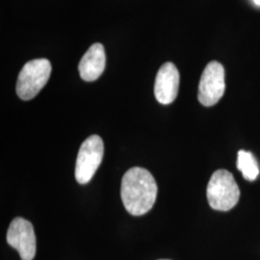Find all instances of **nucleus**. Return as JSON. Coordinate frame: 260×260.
Segmentation results:
<instances>
[{
  "mask_svg": "<svg viewBox=\"0 0 260 260\" xmlns=\"http://www.w3.org/2000/svg\"><path fill=\"white\" fill-rule=\"evenodd\" d=\"M253 1H254V3H255L256 5L260 6V0H253Z\"/></svg>",
  "mask_w": 260,
  "mask_h": 260,
  "instance_id": "obj_10",
  "label": "nucleus"
},
{
  "mask_svg": "<svg viewBox=\"0 0 260 260\" xmlns=\"http://www.w3.org/2000/svg\"><path fill=\"white\" fill-rule=\"evenodd\" d=\"M51 75V64L47 59H35L21 69L17 82V93L22 101L34 99L46 86Z\"/></svg>",
  "mask_w": 260,
  "mask_h": 260,
  "instance_id": "obj_3",
  "label": "nucleus"
},
{
  "mask_svg": "<svg viewBox=\"0 0 260 260\" xmlns=\"http://www.w3.org/2000/svg\"><path fill=\"white\" fill-rule=\"evenodd\" d=\"M157 191L155 179L143 168H131L121 179V201L126 211L133 216L149 212L156 201Z\"/></svg>",
  "mask_w": 260,
  "mask_h": 260,
  "instance_id": "obj_1",
  "label": "nucleus"
},
{
  "mask_svg": "<svg viewBox=\"0 0 260 260\" xmlns=\"http://www.w3.org/2000/svg\"><path fill=\"white\" fill-rule=\"evenodd\" d=\"M237 169L242 173V176L249 181L255 180L259 175V168L253 154L241 149L237 154Z\"/></svg>",
  "mask_w": 260,
  "mask_h": 260,
  "instance_id": "obj_9",
  "label": "nucleus"
},
{
  "mask_svg": "<svg viewBox=\"0 0 260 260\" xmlns=\"http://www.w3.org/2000/svg\"><path fill=\"white\" fill-rule=\"evenodd\" d=\"M206 196L212 209L229 211L238 204L240 190L232 173L226 170H217L210 177Z\"/></svg>",
  "mask_w": 260,
  "mask_h": 260,
  "instance_id": "obj_2",
  "label": "nucleus"
},
{
  "mask_svg": "<svg viewBox=\"0 0 260 260\" xmlns=\"http://www.w3.org/2000/svg\"><path fill=\"white\" fill-rule=\"evenodd\" d=\"M106 57L104 47L102 44H93L84 54L78 66L81 78L92 82L100 78L105 69Z\"/></svg>",
  "mask_w": 260,
  "mask_h": 260,
  "instance_id": "obj_8",
  "label": "nucleus"
},
{
  "mask_svg": "<svg viewBox=\"0 0 260 260\" xmlns=\"http://www.w3.org/2000/svg\"><path fill=\"white\" fill-rule=\"evenodd\" d=\"M7 243L19 251L22 260H33L36 254V235L32 223L18 217L11 223L7 232Z\"/></svg>",
  "mask_w": 260,
  "mask_h": 260,
  "instance_id": "obj_6",
  "label": "nucleus"
},
{
  "mask_svg": "<svg viewBox=\"0 0 260 260\" xmlns=\"http://www.w3.org/2000/svg\"><path fill=\"white\" fill-rule=\"evenodd\" d=\"M161 260H169V259H161Z\"/></svg>",
  "mask_w": 260,
  "mask_h": 260,
  "instance_id": "obj_11",
  "label": "nucleus"
},
{
  "mask_svg": "<svg viewBox=\"0 0 260 260\" xmlns=\"http://www.w3.org/2000/svg\"><path fill=\"white\" fill-rule=\"evenodd\" d=\"M104 154L103 141L99 135H92L80 146L75 164V179L79 184L91 181L102 164Z\"/></svg>",
  "mask_w": 260,
  "mask_h": 260,
  "instance_id": "obj_4",
  "label": "nucleus"
},
{
  "mask_svg": "<svg viewBox=\"0 0 260 260\" xmlns=\"http://www.w3.org/2000/svg\"><path fill=\"white\" fill-rule=\"evenodd\" d=\"M224 69L217 61H212L205 67L202 75L198 99L204 106L210 107L218 103L224 93Z\"/></svg>",
  "mask_w": 260,
  "mask_h": 260,
  "instance_id": "obj_5",
  "label": "nucleus"
},
{
  "mask_svg": "<svg viewBox=\"0 0 260 260\" xmlns=\"http://www.w3.org/2000/svg\"><path fill=\"white\" fill-rule=\"evenodd\" d=\"M179 88V73L173 63H165L158 71L154 94L161 104H171L177 99Z\"/></svg>",
  "mask_w": 260,
  "mask_h": 260,
  "instance_id": "obj_7",
  "label": "nucleus"
}]
</instances>
